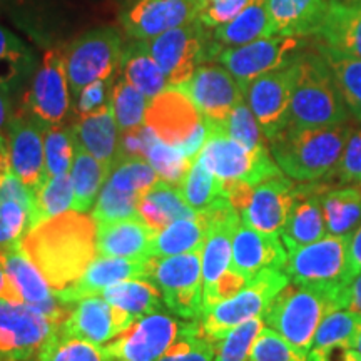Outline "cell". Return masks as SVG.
<instances>
[{"instance_id":"816d5d0a","label":"cell","mask_w":361,"mask_h":361,"mask_svg":"<svg viewBox=\"0 0 361 361\" xmlns=\"http://www.w3.org/2000/svg\"><path fill=\"white\" fill-rule=\"evenodd\" d=\"M247 361H308V356L293 348L274 329L264 326L252 345Z\"/></svg>"},{"instance_id":"f907efd6","label":"cell","mask_w":361,"mask_h":361,"mask_svg":"<svg viewBox=\"0 0 361 361\" xmlns=\"http://www.w3.org/2000/svg\"><path fill=\"white\" fill-rule=\"evenodd\" d=\"M216 343L211 341L201 329V323L174 343L157 361H213Z\"/></svg>"},{"instance_id":"ac0fdd59","label":"cell","mask_w":361,"mask_h":361,"mask_svg":"<svg viewBox=\"0 0 361 361\" xmlns=\"http://www.w3.org/2000/svg\"><path fill=\"white\" fill-rule=\"evenodd\" d=\"M194 106L200 109L206 123L223 124L231 111L245 99L241 85L234 75L219 64H201L186 84L179 85Z\"/></svg>"},{"instance_id":"8fae6325","label":"cell","mask_w":361,"mask_h":361,"mask_svg":"<svg viewBox=\"0 0 361 361\" xmlns=\"http://www.w3.org/2000/svg\"><path fill=\"white\" fill-rule=\"evenodd\" d=\"M197 161L221 180H246L252 186L283 174L269 147L247 149L209 126Z\"/></svg>"},{"instance_id":"6f0895ef","label":"cell","mask_w":361,"mask_h":361,"mask_svg":"<svg viewBox=\"0 0 361 361\" xmlns=\"http://www.w3.org/2000/svg\"><path fill=\"white\" fill-rule=\"evenodd\" d=\"M338 310H348L361 314V271L350 278L336 293Z\"/></svg>"},{"instance_id":"6125c7cd","label":"cell","mask_w":361,"mask_h":361,"mask_svg":"<svg viewBox=\"0 0 361 361\" xmlns=\"http://www.w3.org/2000/svg\"><path fill=\"white\" fill-rule=\"evenodd\" d=\"M351 348H353L355 351H358V353L361 355V328L356 331V335L353 338V343H351Z\"/></svg>"},{"instance_id":"cb8c5ba5","label":"cell","mask_w":361,"mask_h":361,"mask_svg":"<svg viewBox=\"0 0 361 361\" xmlns=\"http://www.w3.org/2000/svg\"><path fill=\"white\" fill-rule=\"evenodd\" d=\"M146 278L149 279V258L147 259H126L112 256H99L85 269L84 276L64 291H56L67 303H75L84 296H92L101 293L111 284L124 279Z\"/></svg>"},{"instance_id":"ba28073f","label":"cell","mask_w":361,"mask_h":361,"mask_svg":"<svg viewBox=\"0 0 361 361\" xmlns=\"http://www.w3.org/2000/svg\"><path fill=\"white\" fill-rule=\"evenodd\" d=\"M290 283L283 269H266L250 279L245 288L229 300H224L202 313L200 323L202 333L218 343L238 324L263 316L274 296Z\"/></svg>"},{"instance_id":"30bf717a","label":"cell","mask_w":361,"mask_h":361,"mask_svg":"<svg viewBox=\"0 0 361 361\" xmlns=\"http://www.w3.org/2000/svg\"><path fill=\"white\" fill-rule=\"evenodd\" d=\"M201 252L149 258V279L159 288L171 313L186 319H201L202 310V263Z\"/></svg>"},{"instance_id":"9f6ffc18","label":"cell","mask_w":361,"mask_h":361,"mask_svg":"<svg viewBox=\"0 0 361 361\" xmlns=\"http://www.w3.org/2000/svg\"><path fill=\"white\" fill-rule=\"evenodd\" d=\"M251 0H206L200 20L209 29L226 24L245 8Z\"/></svg>"},{"instance_id":"52a82bcc","label":"cell","mask_w":361,"mask_h":361,"mask_svg":"<svg viewBox=\"0 0 361 361\" xmlns=\"http://www.w3.org/2000/svg\"><path fill=\"white\" fill-rule=\"evenodd\" d=\"M72 96L96 80L116 78L121 69L124 42L114 27H97L80 35L64 51Z\"/></svg>"},{"instance_id":"836d02e7","label":"cell","mask_w":361,"mask_h":361,"mask_svg":"<svg viewBox=\"0 0 361 361\" xmlns=\"http://www.w3.org/2000/svg\"><path fill=\"white\" fill-rule=\"evenodd\" d=\"M74 146V162H72L71 168V179L72 186H74V206H72V211L87 213L96 204L97 194L106 184L112 168L107 166L106 162L96 159L75 142Z\"/></svg>"},{"instance_id":"74e56055","label":"cell","mask_w":361,"mask_h":361,"mask_svg":"<svg viewBox=\"0 0 361 361\" xmlns=\"http://www.w3.org/2000/svg\"><path fill=\"white\" fill-rule=\"evenodd\" d=\"M37 361H116L104 351L102 346L94 345L78 336L66 333L59 326L39 351Z\"/></svg>"},{"instance_id":"277c9868","label":"cell","mask_w":361,"mask_h":361,"mask_svg":"<svg viewBox=\"0 0 361 361\" xmlns=\"http://www.w3.org/2000/svg\"><path fill=\"white\" fill-rule=\"evenodd\" d=\"M338 310L336 293L290 281L274 296L263 318L266 326L279 333L293 348L308 356L319 323Z\"/></svg>"},{"instance_id":"be15d7a7","label":"cell","mask_w":361,"mask_h":361,"mask_svg":"<svg viewBox=\"0 0 361 361\" xmlns=\"http://www.w3.org/2000/svg\"><path fill=\"white\" fill-rule=\"evenodd\" d=\"M341 361H361V355L358 353V351H355L353 348H351Z\"/></svg>"},{"instance_id":"5bb4252c","label":"cell","mask_w":361,"mask_h":361,"mask_svg":"<svg viewBox=\"0 0 361 361\" xmlns=\"http://www.w3.org/2000/svg\"><path fill=\"white\" fill-rule=\"evenodd\" d=\"M59 326L29 305L0 300V361H32Z\"/></svg>"},{"instance_id":"e575fe53","label":"cell","mask_w":361,"mask_h":361,"mask_svg":"<svg viewBox=\"0 0 361 361\" xmlns=\"http://www.w3.org/2000/svg\"><path fill=\"white\" fill-rule=\"evenodd\" d=\"M101 293L104 300L109 301L116 308L133 314L134 318L164 310L159 288L146 278L124 279V281L104 288Z\"/></svg>"},{"instance_id":"8d00e7d4","label":"cell","mask_w":361,"mask_h":361,"mask_svg":"<svg viewBox=\"0 0 361 361\" xmlns=\"http://www.w3.org/2000/svg\"><path fill=\"white\" fill-rule=\"evenodd\" d=\"M74 206V186L69 174L47 178L32 191L30 228L67 213Z\"/></svg>"},{"instance_id":"4316f807","label":"cell","mask_w":361,"mask_h":361,"mask_svg":"<svg viewBox=\"0 0 361 361\" xmlns=\"http://www.w3.org/2000/svg\"><path fill=\"white\" fill-rule=\"evenodd\" d=\"M196 214L197 211L188 204L179 186L162 179L152 184L137 202V218L154 233L162 231L174 221L194 218Z\"/></svg>"},{"instance_id":"7c38bea8","label":"cell","mask_w":361,"mask_h":361,"mask_svg":"<svg viewBox=\"0 0 361 361\" xmlns=\"http://www.w3.org/2000/svg\"><path fill=\"white\" fill-rule=\"evenodd\" d=\"M348 239L326 234L311 245L288 251L284 273L293 283L338 293L350 279Z\"/></svg>"},{"instance_id":"9c48e42d","label":"cell","mask_w":361,"mask_h":361,"mask_svg":"<svg viewBox=\"0 0 361 361\" xmlns=\"http://www.w3.org/2000/svg\"><path fill=\"white\" fill-rule=\"evenodd\" d=\"M200 319L174 318L164 310L141 316L102 346L116 361H157L176 341L197 326Z\"/></svg>"},{"instance_id":"d6986e66","label":"cell","mask_w":361,"mask_h":361,"mask_svg":"<svg viewBox=\"0 0 361 361\" xmlns=\"http://www.w3.org/2000/svg\"><path fill=\"white\" fill-rule=\"evenodd\" d=\"M135 319L137 318L112 306L102 296L92 295L75 301L69 318L61 326L72 336L104 346L128 329Z\"/></svg>"},{"instance_id":"91938a15","label":"cell","mask_w":361,"mask_h":361,"mask_svg":"<svg viewBox=\"0 0 361 361\" xmlns=\"http://www.w3.org/2000/svg\"><path fill=\"white\" fill-rule=\"evenodd\" d=\"M0 300L13 301V303H22L19 293L12 286L11 279L7 276L6 264H4V252L0 251Z\"/></svg>"},{"instance_id":"f546056e","label":"cell","mask_w":361,"mask_h":361,"mask_svg":"<svg viewBox=\"0 0 361 361\" xmlns=\"http://www.w3.org/2000/svg\"><path fill=\"white\" fill-rule=\"evenodd\" d=\"M266 37H273L268 0H251L234 19L213 29V39L221 51Z\"/></svg>"},{"instance_id":"5b68a950","label":"cell","mask_w":361,"mask_h":361,"mask_svg":"<svg viewBox=\"0 0 361 361\" xmlns=\"http://www.w3.org/2000/svg\"><path fill=\"white\" fill-rule=\"evenodd\" d=\"M144 124L154 130L161 141L179 149L192 162L207 139L204 117L179 87H168L149 101Z\"/></svg>"},{"instance_id":"db71d44e","label":"cell","mask_w":361,"mask_h":361,"mask_svg":"<svg viewBox=\"0 0 361 361\" xmlns=\"http://www.w3.org/2000/svg\"><path fill=\"white\" fill-rule=\"evenodd\" d=\"M247 281H250V279L243 276L241 273H238L236 269H233L231 266H229V268L221 274L218 281H216L209 290L202 293V305H204L202 313H204L206 310L213 308V306L221 303V301L229 300V298L238 295V293L246 286Z\"/></svg>"},{"instance_id":"d590c367","label":"cell","mask_w":361,"mask_h":361,"mask_svg":"<svg viewBox=\"0 0 361 361\" xmlns=\"http://www.w3.org/2000/svg\"><path fill=\"white\" fill-rule=\"evenodd\" d=\"M318 52L331 69L350 114L361 123V59L335 51L323 44H318Z\"/></svg>"},{"instance_id":"44dd1931","label":"cell","mask_w":361,"mask_h":361,"mask_svg":"<svg viewBox=\"0 0 361 361\" xmlns=\"http://www.w3.org/2000/svg\"><path fill=\"white\" fill-rule=\"evenodd\" d=\"M328 188L329 184L322 180L295 186V200L279 234L286 251L311 245L328 234L323 213V196Z\"/></svg>"},{"instance_id":"ffe728a7","label":"cell","mask_w":361,"mask_h":361,"mask_svg":"<svg viewBox=\"0 0 361 361\" xmlns=\"http://www.w3.org/2000/svg\"><path fill=\"white\" fill-rule=\"evenodd\" d=\"M45 129L44 124L24 112L12 116L7 129L12 173L32 191L45 179Z\"/></svg>"},{"instance_id":"7402d4cb","label":"cell","mask_w":361,"mask_h":361,"mask_svg":"<svg viewBox=\"0 0 361 361\" xmlns=\"http://www.w3.org/2000/svg\"><path fill=\"white\" fill-rule=\"evenodd\" d=\"M295 180L279 174L256 184L239 218L261 233L279 236L295 200Z\"/></svg>"},{"instance_id":"4fadbf2b","label":"cell","mask_w":361,"mask_h":361,"mask_svg":"<svg viewBox=\"0 0 361 361\" xmlns=\"http://www.w3.org/2000/svg\"><path fill=\"white\" fill-rule=\"evenodd\" d=\"M71 89L66 69V54L61 49H49L44 54L32 84L25 92L22 112L34 117L45 128L62 126L69 114Z\"/></svg>"},{"instance_id":"11a10c76","label":"cell","mask_w":361,"mask_h":361,"mask_svg":"<svg viewBox=\"0 0 361 361\" xmlns=\"http://www.w3.org/2000/svg\"><path fill=\"white\" fill-rule=\"evenodd\" d=\"M333 174L340 183H361V128L351 133Z\"/></svg>"},{"instance_id":"ee69618b","label":"cell","mask_w":361,"mask_h":361,"mask_svg":"<svg viewBox=\"0 0 361 361\" xmlns=\"http://www.w3.org/2000/svg\"><path fill=\"white\" fill-rule=\"evenodd\" d=\"M361 328V314L351 313L348 310H333L319 323L313 340L311 351H322L329 346L348 345L351 346L356 331Z\"/></svg>"},{"instance_id":"ab89813d","label":"cell","mask_w":361,"mask_h":361,"mask_svg":"<svg viewBox=\"0 0 361 361\" xmlns=\"http://www.w3.org/2000/svg\"><path fill=\"white\" fill-rule=\"evenodd\" d=\"M32 66L34 57L29 47L16 34L0 25V90L11 92Z\"/></svg>"},{"instance_id":"bcb514c9","label":"cell","mask_w":361,"mask_h":361,"mask_svg":"<svg viewBox=\"0 0 361 361\" xmlns=\"http://www.w3.org/2000/svg\"><path fill=\"white\" fill-rule=\"evenodd\" d=\"M266 326L263 316H255L247 322L238 324L216 343L213 361H247L256 338Z\"/></svg>"},{"instance_id":"681fc988","label":"cell","mask_w":361,"mask_h":361,"mask_svg":"<svg viewBox=\"0 0 361 361\" xmlns=\"http://www.w3.org/2000/svg\"><path fill=\"white\" fill-rule=\"evenodd\" d=\"M29 229V207L19 201H0V251L20 245Z\"/></svg>"},{"instance_id":"c3c4849f","label":"cell","mask_w":361,"mask_h":361,"mask_svg":"<svg viewBox=\"0 0 361 361\" xmlns=\"http://www.w3.org/2000/svg\"><path fill=\"white\" fill-rule=\"evenodd\" d=\"M139 197L104 184L96 204L92 207V218L97 223H114L129 218H137Z\"/></svg>"},{"instance_id":"3957f363","label":"cell","mask_w":361,"mask_h":361,"mask_svg":"<svg viewBox=\"0 0 361 361\" xmlns=\"http://www.w3.org/2000/svg\"><path fill=\"white\" fill-rule=\"evenodd\" d=\"M296 78L286 126L326 128L345 124L350 111L338 89L326 61L318 52L301 51L295 59Z\"/></svg>"},{"instance_id":"83f0119b","label":"cell","mask_w":361,"mask_h":361,"mask_svg":"<svg viewBox=\"0 0 361 361\" xmlns=\"http://www.w3.org/2000/svg\"><path fill=\"white\" fill-rule=\"evenodd\" d=\"M74 142L92 154L96 159L114 168L119 156L121 130L117 128L114 112L109 109L84 117L69 126Z\"/></svg>"},{"instance_id":"f6af8a7d","label":"cell","mask_w":361,"mask_h":361,"mask_svg":"<svg viewBox=\"0 0 361 361\" xmlns=\"http://www.w3.org/2000/svg\"><path fill=\"white\" fill-rule=\"evenodd\" d=\"M206 124L209 128L221 130L228 137L234 139V141L243 144L247 149L268 147V139H266L263 130H261L258 121H256L255 114H252L245 99L234 107L223 124Z\"/></svg>"},{"instance_id":"e7e4bbea","label":"cell","mask_w":361,"mask_h":361,"mask_svg":"<svg viewBox=\"0 0 361 361\" xmlns=\"http://www.w3.org/2000/svg\"><path fill=\"white\" fill-rule=\"evenodd\" d=\"M350 2H355V4H361V0H350Z\"/></svg>"},{"instance_id":"7a4b0ae2","label":"cell","mask_w":361,"mask_h":361,"mask_svg":"<svg viewBox=\"0 0 361 361\" xmlns=\"http://www.w3.org/2000/svg\"><path fill=\"white\" fill-rule=\"evenodd\" d=\"M351 133L348 123L326 128L286 126L268 144L284 176L295 183H314L335 173Z\"/></svg>"},{"instance_id":"d4e9b609","label":"cell","mask_w":361,"mask_h":361,"mask_svg":"<svg viewBox=\"0 0 361 361\" xmlns=\"http://www.w3.org/2000/svg\"><path fill=\"white\" fill-rule=\"evenodd\" d=\"M333 0H268L273 35H316L326 19Z\"/></svg>"},{"instance_id":"f35d334b","label":"cell","mask_w":361,"mask_h":361,"mask_svg":"<svg viewBox=\"0 0 361 361\" xmlns=\"http://www.w3.org/2000/svg\"><path fill=\"white\" fill-rule=\"evenodd\" d=\"M144 159L154 168L162 180L174 184V186H179L183 183V179L186 178L192 166L191 159H188L179 149L161 141L151 128L147 129Z\"/></svg>"},{"instance_id":"94428289","label":"cell","mask_w":361,"mask_h":361,"mask_svg":"<svg viewBox=\"0 0 361 361\" xmlns=\"http://www.w3.org/2000/svg\"><path fill=\"white\" fill-rule=\"evenodd\" d=\"M11 101H8V94L0 90V135H7L8 124H11Z\"/></svg>"},{"instance_id":"f1b7e54d","label":"cell","mask_w":361,"mask_h":361,"mask_svg":"<svg viewBox=\"0 0 361 361\" xmlns=\"http://www.w3.org/2000/svg\"><path fill=\"white\" fill-rule=\"evenodd\" d=\"M319 44L361 59V4L333 0L322 29Z\"/></svg>"},{"instance_id":"680465c9","label":"cell","mask_w":361,"mask_h":361,"mask_svg":"<svg viewBox=\"0 0 361 361\" xmlns=\"http://www.w3.org/2000/svg\"><path fill=\"white\" fill-rule=\"evenodd\" d=\"M348 266L350 278L361 271V226L348 239Z\"/></svg>"},{"instance_id":"6da1fadb","label":"cell","mask_w":361,"mask_h":361,"mask_svg":"<svg viewBox=\"0 0 361 361\" xmlns=\"http://www.w3.org/2000/svg\"><path fill=\"white\" fill-rule=\"evenodd\" d=\"M22 247L54 291H64L84 276L97 258V221L67 211L30 228Z\"/></svg>"},{"instance_id":"603a6c76","label":"cell","mask_w":361,"mask_h":361,"mask_svg":"<svg viewBox=\"0 0 361 361\" xmlns=\"http://www.w3.org/2000/svg\"><path fill=\"white\" fill-rule=\"evenodd\" d=\"M288 259V251L281 238L261 233L251 226L238 224L233 236L231 268L247 279L266 269H283Z\"/></svg>"},{"instance_id":"4dcf8cb0","label":"cell","mask_w":361,"mask_h":361,"mask_svg":"<svg viewBox=\"0 0 361 361\" xmlns=\"http://www.w3.org/2000/svg\"><path fill=\"white\" fill-rule=\"evenodd\" d=\"M207 233H209V216L207 211H197L194 218L179 219L166 226L152 238V256L164 258L183 252L202 251Z\"/></svg>"},{"instance_id":"f5cc1de1","label":"cell","mask_w":361,"mask_h":361,"mask_svg":"<svg viewBox=\"0 0 361 361\" xmlns=\"http://www.w3.org/2000/svg\"><path fill=\"white\" fill-rule=\"evenodd\" d=\"M114 79L96 80V82L85 85L80 92L75 96L74 102V114L75 121L84 119V117L99 114V112L109 109L111 107V90Z\"/></svg>"},{"instance_id":"1f68e13d","label":"cell","mask_w":361,"mask_h":361,"mask_svg":"<svg viewBox=\"0 0 361 361\" xmlns=\"http://www.w3.org/2000/svg\"><path fill=\"white\" fill-rule=\"evenodd\" d=\"M119 71L121 75L135 89L141 90L149 101L171 87L168 75L149 54L144 40H130L126 45Z\"/></svg>"},{"instance_id":"7dc6e473","label":"cell","mask_w":361,"mask_h":361,"mask_svg":"<svg viewBox=\"0 0 361 361\" xmlns=\"http://www.w3.org/2000/svg\"><path fill=\"white\" fill-rule=\"evenodd\" d=\"M45 152V179L56 178L61 174H69L74 162V137L71 128L54 126L47 128L44 134Z\"/></svg>"},{"instance_id":"7bdbcfd3","label":"cell","mask_w":361,"mask_h":361,"mask_svg":"<svg viewBox=\"0 0 361 361\" xmlns=\"http://www.w3.org/2000/svg\"><path fill=\"white\" fill-rule=\"evenodd\" d=\"M157 173L144 157H121L112 168L106 183L141 200L152 184L157 183Z\"/></svg>"},{"instance_id":"8992f818","label":"cell","mask_w":361,"mask_h":361,"mask_svg":"<svg viewBox=\"0 0 361 361\" xmlns=\"http://www.w3.org/2000/svg\"><path fill=\"white\" fill-rule=\"evenodd\" d=\"M149 54L168 75L171 87L186 84L201 64L216 61L221 47L213 32L197 19L176 27L151 40H144Z\"/></svg>"},{"instance_id":"2e32d148","label":"cell","mask_w":361,"mask_h":361,"mask_svg":"<svg viewBox=\"0 0 361 361\" xmlns=\"http://www.w3.org/2000/svg\"><path fill=\"white\" fill-rule=\"evenodd\" d=\"M295 59L290 64L259 75L243 89L245 101L255 114L268 141L288 124L296 78Z\"/></svg>"},{"instance_id":"e0dca14e","label":"cell","mask_w":361,"mask_h":361,"mask_svg":"<svg viewBox=\"0 0 361 361\" xmlns=\"http://www.w3.org/2000/svg\"><path fill=\"white\" fill-rule=\"evenodd\" d=\"M206 0H130L121 24L130 40H151L200 19Z\"/></svg>"},{"instance_id":"60d3db41","label":"cell","mask_w":361,"mask_h":361,"mask_svg":"<svg viewBox=\"0 0 361 361\" xmlns=\"http://www.w3.org/2000/svg\"><path fill=\"white\" fill-rule=\"evenodd\" d=\"M149 99L141 90L128 82L123 75H117L111 90V109L121 133L144 126Z\"/></svg>"},{"instance_id":"484cf974","label":"cell","mask_w":361,"mask_h":361,"mask_svg":"<svg viewBox=\"0 0 361 361\" xmlns=\"http://www.w3.org/2000/svg\"><path fill=\"white\" fill-rule=\"evenodd\" d=\"M154 231L139 218L114 223H97V252L101 256L126 259L152 258Z\"/></svg>"},{"instance_id":"b9f144b4","label":"cell","mask_w":361,"mask_h":361,"mask_svg":"<svg viewBox=\"0 0 361 361\" xmlns=\"http://www.w3.org/2000/svg\"><path fill=\"white\" fill-rule=\"evenodd\" d=\"M179 191L188 204L196 211L209 209L214 202L226 197L223 180L216 178L197 159L192 162L186 178L179 184Z\"/></svg>"},{"instance_id":"9a60e30c","label":"cell","mask_w":361,"mask_h":361,"mask_svg":"<svg viewBox=\"0 0 361 361\" xmlns=\"http://www.w3.org/2000/svg\"><path fill=\"white\" fill-rule=\"evenodd\" d=\"M303 44V37L273 35L238 47H226L218 54L216 61L231 72L243 90L251 80L266 72L290 64L301 52Z\"/></svg>"},{"instance_id":"d6a6232c","label":"cell","mask_w":361,"mask_h":361,"mask_svg":"<svg viewBox=\"0 0 361 361\" xmlns=\"http://www.w3.org/2000/svg\"><path fill=\"white\" fill-rule=\"evenodd\" d=\"M323 213L328 234L351 236L361 226V183L326 189Z\"/></svg>"}]
</instances>
